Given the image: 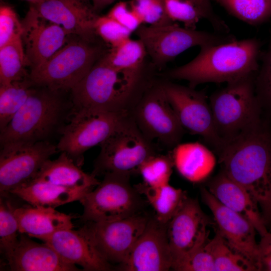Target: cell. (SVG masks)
<instances>
[{"mask_svg": "<svg viewBox=\"0 0 271 271\" xmlns=\"http://www.w3.org/2000/svg\"><path fill=\"white\" fill-rule=\"evenodd\" d=\"M146 54L145 47L140 40L129 38L111 48L103 58L115 69L141 71Z\"/></svg>", "mask_w": 271, "mask_h": 271, "instance_id": "4dcf8cb0", "label": "cell"}, {"mask_svg": "<svg viewBox=\"0 0 271 271\" xmlns=\"http://www.w3.org/2000/svg\"><path fill=\"white\" fill-rule=\"evenodd\" d=\"M41 240L51 246L64 261L79 265L84 270H112L111 264L100 255L78 230H60Z\"/></svg>", "mask_w": 271, "mask_h": 271, "instance_id": "ffe728a7", "label": "cell"}, {"mask_svg": "<svg viewBox=\"0 0 271 271\" xmlns=\"http://www.w3.org/2000/svg\"><path fill=\"white\" fill-rule=\"evenodd\" d=\"M258 271H271V231L260 236L258 243Z\"/></svg>", "mask_w": 271, "mask_h": 271, "instance_id": "7bdbcfd3", "label": "cell"}, {"mask_svg": "<svg viewBox=\"0 0 271 271\" xmlns=\"http://www.w3.org/2000/svg\"><path fill=\"white\" fill-rule=\"evenodd\" d=\"M148 220L136 214L113 221H88L78 230L104 259L119 265L126 260Z\"/></svg>", "mask_w": 271, "mask_h": 271, "instance_id": "8fae6325", "label": "cell"}, {"mask_svg": "<svg viewBox=\"0 0 271 271\" xmlns=\"http://www.w3.org/2000/svg\"><path fill=\"white\" fill-rule=\"evenodd\" d=\"M34 86L29 78L0 85V131L24 104Z\"/></svg>", "mask_w": 271, "mask_h": 271, "instance_id": "f1b7e54d", "label": "cell"}, {"mask_svg": "<svg viewBox=\"0 0 271 271\" xmlns=\"http://www.w3.org/2000/svg\"><path fill=\"white\" fill-rule=\"evenodd\" d=\"M264 224L267 229L271 231V212L269 216L264 220Z\"/></svg>", "mask_w": 271, "mask_h": 271, "instance_id": "f6af8a7d", "label": "cell"}, {"mask_svg": "<svg viewBox=\"0 0 271 271\" xmlns=\"http://www.w3.org/2000/svg\"><path fill=\"white\" fill-rule=\"evenodd\" d=\"M166 13L172 22H180L184 27L196 29L197 24L204 16L193 0H163Z\"/></svg>", "mask_w": 271, "mask_h": 271, "instance_id": "d590c367", "label": "cell"}, {"mask_svg": "<svg viewBox=\"0 0 271 271\" xmlns=\"http://www.w3.org/2000/svg\"><path fill=\"white\" fill-rule=\"evenodd\" d=\"M254 77L255 92L262 109L271 114V34Z\"/></svg>", "mask_w": 271, "mask_h": 271, "instance_id": "e575fe53", "label": "cell"}, {"mask_svg": "<svg viewBox=\"0 0 271 271\" xmlns=\"http://www.w3.org/2000/svg\"><path fill=\"white\" fill-rule=\"evenodd\" d=\"M162 87L183 128L201 136L218 155L224 144L217 133L205 92L171 83Z\"/></svg>", "mask_w": 271, "mask_h": 271, "instance_id": "4fadbf2b", "label": "cell"}, {"mask_svg": "<svg viewBox=\"0 0 271 271\" xmlns=\"http://www.w3.org/2000/svg\"><path fill=\"white\" fill-rule=\"evenodd\" d=\"M207 246L213 257L215 271H256L249 261L228 246L217 231L213 238L208 239Z\"/></svg>", "mask_w": 271, "mask_h": 271, "instance_id": "1f68e13d", "label": "cell"}, {"mask_svg": "<svg viewBox=\"0 0 271 271\" xmlns=\"http://www.w3.org/2000/svg\"><path fill=\"white\" fill-rule=\"evenodd\" d=\"M61 91L34 85L24 104L1 131V146L48 141L68 109Z\"/></svg>", "mask_w": 271, "mask_h": 271, "instance_id": "277c9868", "label": "cell"}, {"mask_svg": "<svg viewBox=\"0 0 271 271\" xmlns=\"http://www.w3.org/2000/svg\"><path fill=\"white\" fill-rule=\"evenodd\" d=\"M202 12L204 18L211 24L215 31L219 33H229L228 26L214 12L211 0H193Z\"/></svg>", "mask_w": 271, "mask_h": 271, "instance_id": "b9f144b4", "label": "cell"}, {"mask_svg": "<svg viewBox=\"0 0 271 271\" xmlns=\"http://www.w3.org/2000/svg\"><path fill=\"white\" fill-rule=\"evenodd\" d=\"M201 196L213 214L216 231L232 250L249 261L258 271L257 231L253 225L221 204L208 190L203 189Z\"/></svg>", "mask_w": 271, "mask_h": 271, "instance_id": "9a60e30c", "label": "cell"}, {"mask_svg": "<svg viewBox=\"0 0 271 271\" xmlns=\"http://www.w3.org/2000/svg\"><path fill=\"white\" fill-rule=\"evenodd\" d=\"M231 15L251 26L271 19V0H216Z\"/></svg>", "mask_w": 271, "mask_h": 271, "instance_id": "f546056e", "label": "cell"}, {"mask_svg": "<svg viewBox=\"0 0 271 271\" xmlns=\"http://www.w3.org/2000/svg\"><path fill=\"white\" fill-rule=\"evenodd\" d=\"M57 152V145L49 141L1 146V196H6L12 190L29 183L45 163Z\"/></svg>", "mask_w": 271, "mask_h": 271, "instance_id": "7c38bea8", "label": "cell"}, {"mask_svg": "<svg viewBox=\"0 0 271 271\" xmlns=\"http://www.w3.org/2000/svg\"><path fill=\"white\" fill-rule=\"evenodd\" d=\"M255 75L227 83L210 97L215 127L224 145L263 122L255 92Z\"/></svg>", "mask_w": 271, "mask_h": 271, "instance_id": "5b68a950", "label": "cell"}, {"mask_svg": "<svg viewBox=\"0 0 271 271\" xmlns=\"http://www.w3.org/2000/svg\"><path fill=\"white\" fill-rule=\"evenodd\" d=\"M167 225L156 218L149 219L126 260L118 268L126 271H166L172 269L173 258Z\"/></svg>", "mask_w": 271, "mask_h": 271, "instance_id": "e0dca14e", "label": "cell"}, {"mask_svg": "<svg viewBox=\"0 0 271 271\" xmlns=\"http://www.w3.org/2000/svg\"><path fill=\"white\" fill-rule=\"evenodd\" d=\"M144 136L168 147L179 144L184 128L162 85L152 89L137 104L132 117Z\"/></svg>", "mask_w": 271, "mask_h": 271, "instance_id": "5bb4252c", "label": "cell"}, {"mask_svg": "<svg viewBox=\"0 0 271 271\" xmlns=\"http://www.w3.org/2000/svg\"><path fill=\"white\" fill-rule=\"evenodd\" d=\"M33 180L45 181L86 192L93 190L100 183L95 175L84 172L81 167L63 152H61L57 159L47 161Z\"/></svg>", "mask_w": 271, "mask_h": 271, "instance_id": "cb8c5ba5", "label": "cell"}, {"mask_svg": "<svg viewBox=\"0 0 271 271\" xmlns=\"http://www.w3.org/2000/svg\"><path fill=\"white\" fill-rule=\"evenodd\" d=\"M67 43L45 63L30 70L33 85L56 91H71L95 64L100 50L87 42Z\"/></svg>", "mask_w": 271, "mask_h": 271, "instance_id": "52a82bcc", "label": "cell"}, {"mask_svg": "<svg viewBox=\"0 0 271 271\" xmlns=\"http://www.w3.org/2000/svg\"><path fill=\"white\" fill-rule=\"evenodd\" d=\"M208 191L223 205L243 216L260 236L268 231L259 206L247 191L222 170L208 183Z\"/></svg>", "mask_w": 271, "mask_h": 271, "instance_id": "7402d4cb", "label": "cell"}, {"mask_svg": "<svg viewBox=\"0 0 271 271\" xmlns=\"http://www.w3.org/2000/svg\"><path fill=\"white\" fill-rule=\"evenodd\" d=\"M20 233L42 239L62 229H73V216L53 208L32 205L13 208Z\"/></svg>", "mask_w": 271, "mask_h": 271, "instance_id": "603a6c76", "label": "cell"}, {"mask_svg": "<svg viewBox=\"0 0 271 271\" xmlns=\"http://www.w3.org/2000/svg\"><path fill=\"white\" fill-rule=\"evenodd\" d=\"M222 170L244 187L260 208L271 210V132L263 121L225 144L218 154Z\"/></svg>", "mask_w": 271, "mask_h": 271, "instance_id": "6da1fadb", "label": "cell"}, {"mask_svg": "<svg viewBox=\"0 0 271 271\" xmlns=\"http://www.w3.org/2000/svg\"><path fill=\"white\" fill-rule=\"evenodd\" d=\"M173 166L172 157L155 154L141 164L138 172L145 184L156 187L169 183Z\"/></svg>", "mask_w": 271, "mask_h": 271, "instance_id": "836d02e7", "label": "cell"}, {"mask_svg": "<svg viewBox=\"0 0 271 271\" xmlns=\"http://www.w3.org/2000/svg\"><path fill=\"white\" fill-rule=\"evenodd\" d=\"M92 173L96 177L107 174L130 176L155 154L149 140L129 115L100 145Z\"/></svg>", "mask_w": 271, "mask_h": 271, "instance_id": "8992f818", "label": "cell"}, {"mask_svg": "<svg viewBox=\"0 0 271 271\" xmlns=\"http://www.w3.org/2000/svg\"><path fill=\"white\" fill-rule=\"evenodd\" d=\"M26 1L29 2L31 3V4L33 5V4H37L42 1L43 0H26Z\"/></svg>", "mask_w": 271, "mask_h": 271, "instance_id": "bcb514c9", "label": "cell"}, {"mask_svg": "<svg viewBox=\"0 0 271 271\" xmlns=\"http://www.w3.org/2000/svg\"><path fill=\"white\" fill-rule=\"evenodd\" d=\"M129 3L142 24L156 26L173 22L166 13L163 0H132Z\"/></svg>", "mask_w": 271, "mask_h": 271, "instance_id": "8d00e7d4", "label": "cell"}, {"mask_svg": "<svg viewBox=\"0 0 271 271\" xmlns=\"http://www.w3.org/2000/svg\"><path fill=\"white\" fill-rule=\"evenodd\" d=\"M139 39L155 64L163 65L187 49L224 43L236 40L229 34L211 33L181 27L174 22L156 26H141Z\"/></svg>", "mask_w": 271, "mask_h": 271, "instance_id": "30bf717a", "label": "cell"}, {"mask_svg": "<svg viewBox=\"0 0 271 271\" xmlns=\"http://www.w3.org/2000/svg\"><path fill=\"white\" fill-rule=\"evenodd\" d=\"M22 38L0 48V85L29 78Z\"/></svg>", "mask_w": 271, "mask_h": 271, "instance_id": "83f0119b", "label": "cell"}, {"mask_svg": "<svg viewBox=\"0 0 271 271\" xmlns=\"http://www.w3.org/2000/svg\"><path fill=\"white\" fill-rule=\"evenodd\" d=\"M23 28L16 13L10 7L0 8V48L22 38Z\"/></svg>", "mask_w": 271, "mask_h": 271, "instance_id": "ab89813d", "label": "cell"}, {"mask_svg": "<svg viewBox=\"0 0 271 271\" xmlns=\"http://www.w3.org/2000/svg\"><path fill=\"white\" fill-rule=\"evenodd\" d=\"M208 238L172 269L179 271H215L213 257L207 246Z\"/></svg>", "mask_w": 271, "mask_h": 271, "instance_id": "74e56055", "label": "cell"}, {"mask_svg": "<svg viewBox=\"0 0 271 271\" xmlns=\"http://www.w3.org/2000/svg\"><path fill=\"white\" fill-rule=\"evenodd\" d=\"M187 63L171 70L168 76L188 81L195 88L206 83H230L257 72L261 42L250 38L200 47Z\"/></svg>", "mask_w": 271, "mask_h": 271, "instance_id": "7a4b0ae2", "label": "cell"}, {"mask_svg": "<svg viewBox=\"0 0 271 271\" xmlns=\"http://www.w3.org/2000/svg\"><path fill=\"white\" fill-rule=\"evenodd\" d=\"M107 16L116 21L131 32L143 24L140 18L131 8L129 3L120 2L109 11Z\"/></svg>", "mask_w": 271, "mask_h": 271, "instance_id": "60d3db41", "label": "cell"}, {"mask_svg": "<svg viewBox=\"0 0 271 271\" xmlns=\"http://www.w3.org/2000/svg\"><path fill=\"white\" fill-rule=\"evenodd\" d=\"M128 115L127 111L105 112L72 108L67 124L60 131L58 151L66 153L81 167L84 153L106 140Z\"/></svg>", "mask_w": 271, "mask_h": 271, "instance_id": "ba28073f", "label": "cell"}, {"mask_svg": "<svg viewBox=\"0 0 271 271\" xmlns=\"http://www.w3.org/2000/svg\"><path fill=\"white\" fill-rule=\"evenodd\" d=\"M130 176L107 174L95 189L79 200L83 207L84 222L110 221L134 215L143 205L141 194L130 184Z\"/></svg>", "mask_w": 271, "mask_h": 271, "instance_id": "9c48e42d", "label": "cell"}, {"mask_svg": "<svg viewBox=\"0 0 271 271\" xmlns=\"http://www.w3.org/2000/svg\"><path fill=\"white\" fill-rule=\"evenodd\" d=\"M13 208L9 202L1 197L0 249L8 263L17 245L20 234Z\"/></svg>", "mask_w": 271, "mask_h": 271, "instance_id": "d6a6232c", "label": "cell"}, {"mask_svg": "<svg viewBox=\"0 0 271 271\" xmlns=\"http://www.w3.org/2000/svg\"><path fill=\"white\" fill-rule=\"evenodd\" d=\"M171 157L178 173L192 183L206 179L216 164L213 153L198 142L179 143L174 147Z\"/></svg>", "mask_w": 271, "mask_h": 271, "instance_id": "d4e9b609", "label": "cell"}, {"mask_svg": "<svg viewBox=\"0 0 271 271\" xmlns=\"http://www.w3.org/2000/svg\"><path fill=\"white\" fill-rule=\"evenodd\" d=\"M95 33L111 48L130 38L131 32L108 16H98L94 24Z\"/></svg>", "mask_w": 271, "mask_h": 271, "instance_id": "f35d334b", "label": "cell"}, {"mask_svg": "<svg viewBox=\"0 0 271 271\" xmlns=\"http://www.w3.org/2000/svg\"><path fill=\"white\" fill-rule=\"evenodd\" d=\"M95 11L100 10L115 0H88Z\"/></svg>", "mask_w": 271, "mask_h": 271, "instance_id": "ee69618b", "label": "cell"}, {"mask_svg": "<svg viewBox=\"0 0 271 271\" xmlns=\"http://www.w3.org/2000/svg\"><path fill=\"white\" fill-rule=\"evenodd\" d=\"M134 187L153 208L155 218L165 224L169 222L188 198L185 191L171 186L169 183L151 187L143 183Z\"/></svg>", "mask_w": 271, "mask_h": 271, "instance_id": "4316f807", "label": "cell"}, {"mask_svg": "<svg viewBox=\"0 0 271 271\" xmlns=\"http://www.w3.org/2000/svg\"><path fill=\"white\" fill-rule=\"evenodd\" d=\"M212 222L198 201L188 198L167 225L172 266L209 238L207 227Z\"/></svg>", "mask_w": 271, "mask_h": 271, "instance_id": "2e32d148", "label": "cell"}, {"mask_svg": "<svg viewBox=\"0 0 271 271\" xmlns=\"http://www.w3.org/2000/svg\"><path fill=\"white\" fill-rule=\"evenodd\" d=\"M22 23V40L31 70L45 63L64 46L69 35L61 26L41 16L31 5Z\"/></svg>", "mask_w": 271, "mask_h": 271, "instance_id": "ac0fdd59", "label": "cell"}, {"mask_svg": "<svg viewBox=\"0 0 271 271\" xmlns=\"http://www.w3.org/2000/svg\"><path fill=\"white\" fill-rule=\"evenodd\" d=\"M13 271H77L79 268L64 261L50 245L39 243L20 233L17 245L8 263Z\"/></svg>", "mask_w": 271, "mask_h": 271, "instance_id": "44dd1931", "label": "cell"}, {"mask_svg": "<svg viewBox=\"0 0 271 271\" xmlns=\"http://www.w3.org/2000/svg\"><path fill=\"white\" fill-rule=\"evenodd\" d=\"M140 72L115 69L102 58L70 91L72 109L127 111L126 106L139 82Z\"/></svg>", "mask_w": 271, "mask_h": 271, "instance_id": "3957f363", "label": "cell"}, {"mask_svg": "<svg viewBox=\"0 0 271 271\" xmlns=\"http://www.w3.org/2000/svg\"><path fill=\"white\" fill-rule=\"evenodd\" d=\"M86 193L45 181L33 180L26 185L12 190L10 194L34 206L55 208L70 202L79 201Z\"/></svg>", "mask_w": 271, "mask_h": 271, "instance_id": "484cf974", "label": "cell"}, {"mask_svg": "<svg viewBox=\"0 0 271 271\" xmlns=\"http://www.w3.org/2000/svg\"><path fill=\"white\" fill-rule=\"evenodd\" d=\"M46 20L61 26L70 34L87 41L95 33L98 17L88 0H43L32 5Z\"/></svg>", "mask_w": 271, "mask_h": 271, "instance_id": "d6986e66", "label": "cell"}]
</instances>
